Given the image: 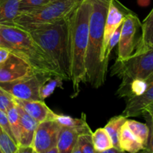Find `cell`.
<instances>
[{"label": "cell", "mask_w": 153, "mask_h": 153, "mask_svg": "<svg viewBox=\"0 0 153 153\" xmlns=\"http://www.w3.org/2000/svg\"><path fill=\"white\" fill-rule=\"evenodd\" d=\"M91 9V0H83L68 17L70 82L73 84V97L79 95L81 84L87 82L86 57Z\"/></svg>", "instance_id": "obj_1"}, {"label": "cell", "mask_w": 153, "mask_h": 153, "mask_svg": "<svg viewBox=\"0 0 153 153\" xmlns=\"http://www.w3.org/2000/svg\"><path fill=\"white\" fill-rule=\"evenodd\" d=\"M68 17L52 23L31 25L22 29L28 31L49 55L63 80L70 81Z\"/></svg>", "instance_id": "obj_2"}, {"label": "cell", "mask_w": 153, "mask_h": 153, "mask_svg": "<svg viewBox=\"0 0 153 153\" xmlns=\"http://www.w3.org/2000/svg\"><path fill=\"white\" fill-rule=\"evenodd\" d=\"M111 0H91L92 4L89 22L86 57L87 82L94 88L104 85L108 66L102 61L104 29L109 4Z\"/></svg>", "instance_id": "obj_3"}, {"label": "cell", "mask_w": 153, "mask_h": 153, "mask_svg": "<svg viewBox=\"0 0 153 153\" xmlns=\"http://www.w3.org/2000/svg\"><path fill=\"white\" fill-rule=\"evenodd\" d=\"M0 37L11 46L15 53L26 59L36 72L61 77L49 55L27 31L16 25H0Z\"/></svg>", "instance_id": "obj_4"}, {"label": "cell", "mask_w": 153, "mask_h": 153, "mask_svg": "<svg viewBox=\"0 0 153 153\" xmlns=\"http://www.w3.org/2000/svg\"><path fill=\"white\" fill-rule=\"evenodd\" d=\"M83 0H51L34 10L19 13L14 25L21 28L31 25L52 23L68 17Z\"/></svg>", "instance_id": "obj_5"}, {"label": "cell", "mask_w": 153, "mask_h": 153, "mask_svg": "<svg viewBox=\"0 0 153 153\" xmlns=\"http://www.w3.org/2000/svg\"><path fill=\"white\" fill-rule=\"evenodd\" d=\"M153 73V45L145 52L132 55L122 61H116L111 68V76H117L122 83L117 95L135 79H146Z\"/></svg>", "instance_id": "obj_6"}, {"label": "cell", "mask_w": 153, "mask_h": 153, "mask_svg": "<svg viewBox=\"0 0 153 153\" xmlns=\"http://www.w3.org/2000/svg\"><path fill=\"white\" fill-rule=\"evenodd\" d=\"M52 75L40 72L17 80L9 82H0V88L10 94L13 98L23 100H42L40 91L42 85Z\"/></svg>", "instance_id": "obj_7"}, {"label": "cell", "mask_w": 153, "mask_h": 153, "mask_svg": "<svg viewBox=\"0 0 153 153\" xmlns=\"http://www.w3.org/2000/svg\"><path fill=\"white\" fill-rule=\"evenodd\" d=\"M140 28L141 22L137 15L133 12L128 13L121 26L117 61L126 60L134 53L139 39L137 33Z\"/></svg>", "instance_id": "obj_8"}, {"label": "cell", "mask_w": 153, "mask_h": 153, "mask_svg": "<svg viewBox=\"0 0 153 153\" xmlns=\"http://www.w3.org/2000/svg\"><path fill=\"white\" fill-rule=\"evenodd\" d=\"M60 129L61 126L52 120L38 123L31 143L34 153H47L57 146Z\"/></svg>", "instance_id": "obj_9"}, {"label": "cell", "mask_w": 153, "mask_h": 153, "mask_svg": "<svg viewBox=\"0 0 153 153\" xmlns=\"http://www.w3.org/2000/svg\"><path fill=\"white\" fill-rule=\"evenodd\" d=\"M36 72L26 59L11 52L8 58L0 63V82H9L25 77Z\"/></svg>", "instance_id": "obj_10"}, {"label": "cell", "mask_w": 153, "mask_h": 153, "mask_svg": "<svg viewBox=\"0 0 153 153\" xmlns=\"http://www.w3.org/2000/svg\"><path fill=\"white\" fill-rule=\"evenodd\" d=\"M130 12H131V10L120 4V3L118 2L117 0L111 1L107 17H106L105 24L104 38H103L102 51L101 56L102 61L105 65L108 66V64H106L104 61V54L108 43L115 31L122 25L126 16Z\"/></svg>", "instance_id": "obj_11"}, {"label": "cell", "mask_w": 153, "mask_h": 153, "mask_svg": "<svg viewBox=\"0 0 153 153\" xmlns=\"http://www.w3.org/2000/svg\"><path fill=\"white\" fill-rule=\"evenodd\" d=\"M87 132H92L88 123L76 127L61 126L57 143L59 153H72L79 134Z\"/></svg>", "instance_id": "obj_12"}, {"label": "cell", "mask_w": 153, "mask_h": 153, "mask_svg": "<svg viewBox=\"0 0 153 153\" xmlns=\"http://www.w3.org/2000/svg\"><path fill=\"white\" fill-rule=\"evenodd\" d=\"M153 102V82L148 85L143 94L128 98L122 114L126 117L140 116L146 106Z\"/></svg>", "instance_id": "obj_13"}, {"label": "cell", "mask_w": 153, "mask_h": 153, "mask_svg": "<svg viewBox=\"0 0 153 153\" xmlns=\"http://www.w3.org/2000/svg\"><path fill=\"white\" fill-rule=\"evenodd\" d=\"M13 99V102L19 105L37 123L52 120L55 112L52 111L43 100H23Z\"/></svg>", "instance_id": "obj_14"}, {"label": "cell", "mask_w": 153, "mask_h": 153, "mask_svg": "<svg viewBox=\"0 0 153 153\" xmlns=\"http://www.w3.org/2000/svg\"><path fill=\"white\" fill-rule=\"evenodd\" d=\"M16 107L17 109L18 114H19L21 126H22L21 141L18 147L31 146L34 131H35L38 123L28 114H27L25 111L19 105L16 104Z\"/></svg>", "instance_id": "obj_15"}, {"label": "cell", "mask_w": 153, "mask_h": 153, "mask_svg": "<svg viewBox=\"0 0 153 153\" xmlns=\"http://www.w3.org/2000/svg\"><path fill=\"white\" fill-rule=\"evenodd\" d=\"M140 29L141 34L133 54H139L145 52L153 45V8L143 20V23H141Z\"/></svg>", "instance_id": "obj_16"}, {"label": "cell", "mask_w": 153, "mask_h": 153, "mask_svg": "<svg viewBox=\"0 0 153 153\" xmlns=\"http://www.w3.org/2000/svg\"><path fill=\"white\" fill-rule=\"evenodd\" d=\"M120 146L123 152L136 153L144 151L145 147L140 140L134 135L126 123L121 128L120 134Z\"/></svg>", "instance_id": "obj_17"}, {"label": "cell", "mask_w": 153, "mask_h": 153, "mask_svg": "<svg viewBox=\"0 0 153 153\" xmlns=\"http://www.w3.org/2000/svg\"><path fill=\"white\" fill-rule=\"evenodd\" d=\"M20 0H0V25H13L19 13Z\"/></svg>", "instance_id": "obj_18"}, {"label": "cell", "mask_w": 153, "mask_h": 153, "mask_svg": "<svg viewBox=\"0 0 153 153\" xmlns=\"http://www.w3.org/2000/svg\"><path fill=\"white\" fill-rule=\"evenodd\" d=\"M126 120L127 117H126L123 114L114 117L108 122V123L105 126V128L108 133L109 136L111 139L113 146L121 151L122 149L120 146V134L122 126L124 125Z\"/></svg>", "instance_id": "obj_19"}, {"label": "cell", "mask_w": 153, "mask_h": 153, "mask_svg": "<svg viewBox=\"0 0 153 153\" xmlns=\"http://www.w3.org/2000/svg\"><path fill=\"white\" fill-rule=\"evenodd\" d=\"M6 113L8 118L12 134L14 137L16 143L19 146L21 141V136H22V126H21L20 120L15 102L7 109Z\"/></svg>", "instance_id": "obj_20"}, {"label": "cell", "mask_w": 153, "mask_h": 153, "mask_svg": "<svg viewBox=\"0 0 153 153\" xmlns=\"http://www.w3.org/2000/svg\"><path fill=\"white\" fill-rule=\"evenodd\" d=\"M93 143L96 152H104L106 149L112 147L113 143L108 133L105 128H100L93 132Z\"/></svg>", "instance_id": "obj_21"}, {"label": "cell", "mask_w": 153, "mask_h": 153, "mask_svg": "<svg viewBox=\"0 0 153 153\" xmlns=\"http://www.w3.org/2000/svg\"><path fill=\"white\" fill-rule=\"evenodd\" d=\"M126 124L132 131L133 134L140 140L146 149L149 134V128L147 124L142 123L134 120L128 119L126 121Z\"/></svg>", "instance_id": "obj_22"}, {"label": "cell", "mask_w": 153, "mask_h": 153, "mask_svg": "<svg viewBox=\"0 0 153 153\" xmlns=\"http://www.w3.org/2000/svg\"><path fill=\"white\" fill-rule=\"evenodd\" d=\"M92 134L93 131L79 134L72 153H96Z\"/></svg>", "instance_id": "obj_23"}, {"label": "cell", "mask_w": 153, "mask_h": 153, "mask_svg": "<svg viewBox=\"0 0 153 153\" xmlns=\"http://www.w3.org/2000/svg\"><path fill=\"white\" fill-rule=\"evenodd\" d=\"M52 120L56 121L61 126L67 127L81 126L88 123L85 114H82L81 118H73L72 117L67 116V115L58 114L54 113Z\"/></svg>", "instance_id": "obj_24"}, {"label": "cell", "mask_w": 153, "mask_h": 153, "mask_svg": "<svg viewBox=\"0 0 153 153\" xmlns=\"http://www.w3.org/2000/svg\"><path fill=\"white\" fill-rule=\"evenodd\" d=\"M0 148L2 153H16L18 146L0 126Z\"/></svg>", "instance_id": "obj_25"}, {"label": "cell", "mask_w": 153, "mask_h": 153, "mask_svg": "<svg viewBox=\"0 0 153 153\" xmlns=\"http://www.w3.org/2000/svg\"><path fill=\"white\" fill-rule=\"evenodd\" d=\"M61 81L63 79L58 76H51L46 81L44 84L42 85L40 91V98L42 100L44 101L46 97H49L52 93L54 92L55 88L61 84Z\"/></svg>", "instance_id": "obj_26"}, {"label": "cell", "mask_w": 153, "mask_h": 153, "mask_svg": "<svg viewBox=\"0 0 153 153\" xmlns=\"http://www.w3.org/2000/svg\"><path fill=\"white\" fill-rule=\"evenodd\" d=\"M51 0H20L19 13L34 10L47 4Z\"/></svg>", "instance_id": "obj_27"}, {"label": "cell", "mask_w": 153, "mask_h": 153, "mask_svg": "<svg viewBox=\"0 0 153 153\" xmlns=\"http://www.w3.org/2000/svg\"><path fill=\"white\" fill-rule=\"evenodd\" d=\"M121 26H122V25L115 31V32L114 33L113 35L111 36V37L110 40H109L107 46H106L105 52L104 54V61L108 64L109 57H110L112 49H113L118 44V43H119L120 36L121 31Z\"/></svg>", "instance_id": "obj_28"}, {"label": "cell", "mask_w": 153, "mask_h": 153, "mask_svg": "<svg viewBox=\"0 0 153 153\" xmlns=\"http://www.w3.org/2000/svg\"><path fill=\"white\" fill-rule=\"evenodd\" d=\"M143 117L146 119V123H147V126H149V138H148L147 146H146L145 152H152L153 153V117L150 116L147 112L144 111L143 113Z\"/></svg>", "instance_id": "obj_29"}, {"label": "cell", "mask_w": 153, "mask_h": 153, "mask_svg": "<svg viewBox=\"0 0 153 153\" xmlns=\"http://www.w3.org/2000/svg\"><path fill=\"white\" fill-rule=\"evenodd\" d=\"M13 104H14L13 97L0 88V109L6 112L7 109Z\"/></svg>", "instance_id": "obj_30"}, {"label": "cell", "mask_w": 153, "mask_h": 153, "mask_svg": "<svg viewBox=\"0 0 153 153\" xmlns=\"http://www.w3.org/2000/svg\"><path fill=\"white\" fill-rule=\"evenodd\" d=\"M0 126H1L3 128H4V131H5L8 134V135L10 136V137L13 139V141L16 143L14 137H13V134H12L11 129H10V124H9V121H8V118H7V113H6L5 111H4L1 110V109H0Z\"/></svg>", "instance_id": "obj_31"}, {"label": "cell", "mask_w": 153, "mask_h": 153, "mask_svg": "<svg viewBox=\"0 0 153 153\" xmlns=\"http://www.w3.org/2000/svg\"><path fill=\"white\" fill-rule=\"evenodd\" d=\"M11 52H11L10 49L0 46V63L5 61Z\"/></svg>", "instance_id": "obj_32"}, {"label": "cell", "mask_w": 153, "mask_h": 153, "mask_svg": "<svg viewBox=\"0 0 153 153\" xmlns=\"http://www.w3.org/2000/svg\"><path fill=\"white\" fill-rule=\"evenodd\" d=\"M34 153L32 146H19L18 147L16 153Z\"/></svg>", "instance_id": "obj_33"}, {"label": "cell", "mask_w": 153, "mask_h": 153, "mask_svg": "<svg viewBox=\"0 0 153 153\" xmlns=\"http://www.w3.org/2000/svg\"><path fill=\"white\" fill-rule=\"evenodd\" d=\"M0 46H1V47L7 48V49H10V50L11 51V52H14V51H13V49H12L11 46H10V45L8 43H7V42H6L5 40H3V39L1 38V37H0ZM14 53H15V52H14Z\"/></svg>", "instance_id": "obj_34"}, {"label": "cell", "mask_w": 153, "mask_h": 153, "mask_svg": "<svg viewBox=\"0 0 153 153\" xmlns=\"http://www.w3.org/2000/svg\"><path fill=\"white\" fill-rule=\"evenodd\" d=\"M144 111L147 112V113L149 114L152 117H153V102L151 103V104H149V105L146 106V107L145 108L143 112Z\"/></svg>", "instance_id": "obj_35"}, {"label": "cell", "mask_w": 153, "mask_h": 153, "mask_svg": "<svg viewBox=\"0 0 153 153\" xmlns=\"http://www.w3.org/2000/svg\"><path fill=\"white\" fill-rule=\"evenodd\" d=\"M119 153V152H123L122 151L120 150V149H117V148H115L114 146H112V147L109 148V149H106L105 151L103 153Z\"/></svg>", "instance_id": "obj_36"}, {"label": "cell", "mask_w": 153, "mask_h": 153, "mask_svg": "<svg viewBox=\"0 0 153 153\" xmlns=\"http://www.w3.org/2000/svg\"><path fill=\"white\" fill-rule=\"evenodd\" d=\"M0 153H2V151H1V148H0Z\"/></svg>", "instance_id": "obj_37"}]
</instances>
